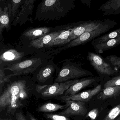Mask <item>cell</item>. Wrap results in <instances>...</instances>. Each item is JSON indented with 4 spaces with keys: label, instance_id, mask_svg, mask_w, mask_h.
<instances>
[{
    "label": "cell",
    "instance_id": "d6a6232c",
    "mask_svg": "<svg viewBox=\"0 0 120 120\" xmlns=\"http://www.w3.org/2000/svg\"><path fill=\"white\" fill-rule=\"evenodd\" d=\"M27 117L29 120H38L34 116L28 111L27 112Z\"/></svg>",
    "mask_w": 120,
    "mask_h": 120
},
{
    "label": "cell",
    "instance_id": "9a60e30c",
    "mask_svg": "<svg viewBox=\"0 0 120 120\" xmlns=\"http://www.w3.org/2000/svg\"><path fill=\"white\" fill-rule=\"evenodd\" d=\"M75 26L72 28L69 27L66 30H63L59 36L53 39L48 44H46V46H51L57 45H62L70 42L71 41L70 40V36L72 31L73 27Z\"/></svg>",
    "mask_w": 120,
    "mask_h": 120
},
{
    "label": "cell",
    "instance_id": "f1b7e54d",
    "mask_svg": "<svg viewBox=\"0 0 120 120\" xmlns=\"http://www.w3.org/2000/svg\"><path fill=\"white\" fill-rule=\"evenodd\" d=\"M10 78L8 75H6L3 70L1 69L0 70V90L1 91V88L4 86L6 82H8Z\"/></svg>",
    "mask_w": 120,
    "mask_h": 120
},
{
    "label": "cell",
    "instance_id": "9c48e42d",
    "mask_svg": "<svg viewBox=\"0 0 120 120\" xmlns=\"http://www.w3.org/2000/svg\"><path fill=\"white\" fill-rule=\"evenodd\" d=\"M103 20L98 19L77 22L73 27L70 36V41L78 38L84 33L94 29L99 26Z\"/></svg>",
    "mask_w": 120,
    "mask_h": 120
},
{
    "label": "cell",
    "instance_id": "44dd1931",
    "mask_svg": "<svg viewBox=\"0 0 120 120\" xmlns=\"http://www.w3.org/2000/svg\"><path fill=\"white\" fill-rule=\"evenodd\" d=\"M120 94V86L110 87L105 88L98 94L97 98L104 100L116 96Z\"/></svg>",
    "mask_w": 120,
    "mask_h": 120
},
{
    "label": "cell",
    "instance_id": "30bf717a",
    "mask_svg": "<svg viewBox=\"0 0 120 120\" xmlns=\"http://www.w3.org/2000/svg\"><path fill=\"white\" fill-rule=\"evenodd\" d=\"M103 80L102 77H89L79 80L77 82L70 86L65 93V96L77 94L83 89L97 84Z\"/></svg>",
    "mask_w": 120,
    "mask_h": 120
},
{
    "label": "cell",
    "instance_id": "ba28073f",
    "mask_svg": "<svg viewBox=\"0 0 120 120\" xmlns=\"http://www.w3.org/2000/svg\"><path fill=\"white\" fill-rule=\"evenodd\" d=\"M63 101L66 103V108L58 114L68 117L72 116H84L86 115L87 110L85 102L71 100Z\"/></svg>",
    "mask_w": 120,
    "mask_h": 120
},
{
    "label": "cell",
    "instance_id": "8fae6325",
    "mask_svg": "<svg viewBox=\"0 0 120 120\" xmlns=\"http://www.w3.org/2000/svg\"><path fill=\"white\" fill-rule=\"evenodd\" d=\"M102 89V85H99L92 89L89 90L85 91L73 95H67L63 96L60 97L62 101L71 100L78 101L84 102H86L90 101L92 98L98 94Z\"/></svg>",
    "mask_w": 120,
    "mask_h": 120
},
{
    "label": "cell",
    "instance_id": "4fadbf2b",
    "mask_svg": "<svg viewBox=\"0 0 120 120\" xmlns=\"http://www.w3.org/2000/svg\"><path fill=\"white\" fill-rule=\"evenodd\" d=\"M104 12V15H115L120 14V0H108L98 9Z\"/></svg>",
    "mask_w": 120,
    "mask_h": 120
},
{
    "label": "cell",
    "instance_id": "d590c367",
    "mask_svg": "<svg viewBox=\"0 0 120 120\" xmlns=\"http://www.w3.org/2000/svg\"><path fill=\"white\" fill-rule=\"evenodd\" d=\"M115 120H120V115L117 117Z\"/></svg>",
    "mask_w": 120,
    "mask_h": 120
},
{
    "label": "cell",
    "instance_id": "e0dca14e",
    "mask_svg": "<svg viewBox=\"0 0 120 120\" xmlns=\"http://www.w3.org/2000/svg\"><path fill=\"white\" fill-rule=\"evenodd\" d=\"M51 30V28L47 27L32 28L25 31L23 35L29 39H35L46 35Z\"/></svg>",
    "mask_w": 120,
    "mask_h": 120
},
{
    "label": "cell",
    "instance_id": "4316f807",
    "mask_svg": "<svg viewBox=\"0 0 120 120\" xmlns=\"http://www.w3.org/2000/svg\"><path fill=\"white\" fill-rule=\"evenodd\" d=\"M43 116L47 120H72L69 117L61 115L58 113H45Z\"/></svg>",
    "mask_w": 120,
    "mask_h": 120
},
{
    "label": "cell",
    "instance_id": "d6986e66",
    "mask_svg": "<svg viewBox=\"0 0 120 120\" xmlns=\"http://www.w3.org/2000/svg\"><path fill=\"white\" fill-rule=\"evenodd\" d=\"M23 52H18L14 49H10L5 51L0 57L1 61L10 62L20 60L24 56Z\"/></svg>",
    "mask_w": 120,
    "mask_h": 120
},
{
    "label": "cell",
    "instance_id": "d4e9b609",
    "mask_svg": "<svg viewBox=\"0 0 120 120\" xmlns=\"http://www.w3.org/2000/svg\"><path fill=\"white\" fill-rule=\"evenodd\" d=\"M104 60L115 68L118 70L120 69V57L112 55L107 56Z\"/></svg>",
    "mask_w": 120,
    "mask_h": 120
},
{
    "label": "cell",
    "instance_id": "e575fe53",
    "mask_svg": "<svg viewBox=\"0 0 120 120\" xmlns=\"http://www.w3.org/2000/svg\"><path fill=\"white\" fill-rule=\"evenodd\" d=\"M0 120H12V119L11 118H0Z\"/></svg>",
    "mask_w": 120,
    "mask_h": 120
},
{
    "label": "cell",
    "instance_id": "484cf974",
    "mask_svg": "<svg viewBox=\"0 0 120 120\" xmlns=\"http://www.w3.org/2000/svg\"><path fill=\"white\" fill-rule=\"evenodd\" d=\"M120 115V104L115 106L105 117L104 120H115Z\"/></svg>",
    "mask_w": 120,
    "mask_h": 120
},
{
    "label": "cell",
    "instance_id": "83f0119b",
    "mask_svg": "<svg viewBox=\"0 0 120 120\" xmlns=\"http://www.w3.org/2000/svg\"><path fill=\"white\" fill-rule=\"evenodd\" d=\"M118 86H120V75L114 77L106 82L104 85V88Z\"/></svg>",
    "mask_w": 120,
    "mask_h": 120
},
{
    "label": "cell",
    "instance_id": "ac0fdd59",
    "mask_svg": "<svg viewBox=\"0 0 120 120\" xmlns=\"http://www.w3.org/2000/svg\"><path fill=\"white\" fill-rule=\"evenodd\" d=\"M25 0H7L6 5L8 6L11 21L14 20L19 12Z\"/></svg>",
    "mask_w": 120,
    "mask_h": 120
},
{
    "label": "cell",
    "instance_id": "3957f363",
    "mask_svg": "<svg viewBox=\"0 0 120 120\" xmlns=\"http://www.w3.org/2000/svg\"><path fill=\"white\" fill-rule=\"evenodd\" d=\"M117 24V22L114 20L109 19L104 20L102 23L94 29L85 32L78 38L71 41L66 48L75 47L92 41L101 34L108 31Z\"/></svg>",
    "mask_w": 120,
    "mask_h": 120
},
{
    "label": "cell",
    "instance_id": "cb8c5ba5",
    "mask_svg": "<svg viewBox=\"0 0 120 120\" xmlns=\"http://www.w3.org/2000/svg\"><path fill=\"white\" fill-rule=\"evenodd\" d=\"M120 36V28L115 31L106 34L101 37H99L91 41L92 44L94 46L105 42L110 39L117 38Z\"/></svg>",
    "mask_w": 120,
    "mask_h": 120
},
{
    "label": "cell",
    "instance_id": "5b68a950",
    "mask_svg": "<svg viewBox=\"0 0 120 120\" xmlns=\"http://www.w3.org/2000/svg\"><path fill=\"white\" fill-rule=\"evenodd\" d=\"M87 59L92 67L102 76V77L114 76L118 72V70L106 62L101 56L96 53L88 52Z\"/></svg>",
    "mask_w": 120,
    "mask_h": 120
},
{
    "label": "cell",
    "instance_id": "f546056e",
    "mask_svg": "<svg viewBox=\"0 0 120 120\" xmlns=\"http://www.w3.org/2000/svg\"><path fill=\"white\" fill-rule=\"evenodd\" d=\"M99 110L98 109L95 108L91 110L86 116V118L89 117L91 120H95L98 114Z\"/></svg>",
    "mask_w": 120,
    "mask_h": 120
},
{
    "label": "cell",
    "instance_id": "5bb4252c",
    "mask_svg": "<svg viewBox=\"0 0 120 120\" xmlns=\"http://www.w3.org/2000/svg\"><path fill=\"white\" fill-rule=\"evenodd\" d=\"M63 30L51 32L39 38L34 39L30 44V46L37 49L41 48L46 46L53 39L59 36Z\"/></svg>",
    "mask_w": 120,
    "mask_h": 120
},
{
    "label": "cell",
    "instance_id": "7a4b0ae2",
    "mask_svg": "<svg viewBox=\"0 0 120 120\" xmlns=\"http://www.w3.org/2000/svg\"><path fill=\"white\" fill-rule=\"evenodd\" d=\"M75 0H42L35 13V19L59 20L75 7Z\"/></svg>",
    "mask_w": 120,
    "mask_h": 120
},
{
    "label": "cell",
    "instance_id": "277c9868",
    "mask_svg": "<svg viewBox=\"0 0 120 120\" xmlns=\"http://www.w3.org/2000/svg\"><path fill=\"white\" fill-rule=\"evenodd\" d=\"M79 80H72L60 83L56 82L52 85H37L36 87V90L44 98L55 97L62 94L70 86Z\"/></svg>",
    "mask_w": 120,
    "mask_h": 120
},
{
    "label": "cell",
    "instance_id": "ffe728a7",
    "mask_svg": "<svg viewBox=\"0 0 120 120\" xmlns=\"http://www.w3.org/2000/svg\"><path fill=\"white\" fill-rule=\"evenodd\" d=\"M10 16L8 6L5 5L4 8H0V34L1 35L4 29L10 27Z\"/></svg>",
    "mask_w": 120,
    "mask_h": 120
},
{
    "label": "cell",
    "instance_id": "7402d4cb",
    "mask_svg": "<svg viewBox=\"0 0 120 120\" xmlns=\"http://www.w3.org/2000/svg\"><path fill=\"white\" fill-rule=\"evenodd\" d=\"M54 71V67L52 65L46 66L39 71L37 79L40 82H45L50 77Z\"/></svg>",
    "mask_w": 120,
    "mask_h": 120
},
{
    "label": "cell",
    "instance_id": "1f68e13d",
    "mask_svg": "<svg viewBox=\"0 0 120 120\" xmlns=\"http://www.w3.org/2000/svg\"><path fill=\"white\" fill-rule=\"evenodd\" d=\"M82 3L85 4L87 7L90 8L91 6L92 0H80Z\"/></svg>",
    "mask_w": 120,
    "mask_h": 120
},
{
    "label": "cell",
    "instance_id": "836d02e7",
    "mask_svg": "<svg viewBox=\"0 0 120 120\" xmlns=\"http://www.w3.org/2000/svg\"><path fill=\"white\" fill-rule=\"evenodd\" d=\"M7 0H0V8H4Z\"/></svg>",
    "mask_w": 120,
    "mask_h": 120
},
{
    "label": "cell",
    "instance_id": "2e32d148",
    "mask_svg": "<svg viewBox=\"0 0 120 120\" xmlns=\"http://www.w3.org/2000/svg\"><path fill=\"white\" fill-rule=\"evenodd\" d=\"M120 44V36L110 39L105 42L93 46L95 51L99 54L102 53L105 51L115 48Z\"/></svg>",
    "mask_w": 120,
    "mask_h": 120
},
{
    "label": "cell",
    "instance_id": "603a6c76",
    "mask_svg": "<svg viewBox=\"0 0 120 120\" xmlns=\"http://www.w3.org/2000/svg\"><path fill=\"white\" fill-rule=\"evenodd\" d=\"M66 108V105H61L57 104L48 103L39 107L37 110L41 112H52Z\"/></svg>",
    "mask_w": 120,
    "mask_h": 120
},
{
    "label": "cell",
    "instance_id": "4dcf8cb0",
    "mask_svg": "<svg viewBox=\"0 0 120 120\" xmlns=\"http://www.w3.org/2000/svg\"><path fill=\"white\" fill-rule=\"evenodd\" d=\"M15 120H27L21 111L15 112Z\"/></svg>",
    "mask_w": 120,
    "mask_h": 120
},
{
    "label": "cell",
    "instance_id": "52a82bcc",
    "mask_svg": "<svg viewBox=\"0 0 120 120\" xmlns=\"http://www.w3.org/2000/svg\"><path fill=\"white\" fill-rule=\"evenodd\" d=\"M93 76L90 71L79 68L72 65H67L63 66L55 79L56 82H61L86 77Z\"/></svg>",
    "mask_w": 120,
    "mask_h": 120
},
{
    "label": "cell",
    "instance_id": "7c38bea8",
    "mask_svg": "<svg viewBox=\"0 0 120 120\" xmlns=\"http://www.w3.org/2000/svg\"><path fill=\"white\" fill-rule=\"evenodd\" d=\"M36 0H25L19 12L13 20L14 23H23L29 20L33 13Z\"/></svg>",
    "mask_w": 120,
    "mask_h": 120
},
{
    "label": "cell",
    "instance_id": "6da1fadb",
    "mask_svg": "<svg viewBox=\"0 0 120 120\" xmlns=\"http://www.w3.org/2000/svg\"><path fill=\"white\" fill-rule=\"evenodd\" d=\"M26 81L19 80L8 85L0 96V112L6 110L7 115H13L25 106L28 98Z\"/></svg>",
    "mask_w": 120,
    "mask_h": 120
},
{
    "label": "cell",
    "instance_id": "8992f818",
    "mask_svg": "<svg viewBox=\"0 0 120 120\" xmlns=\"http://www.w3.org/2000/svg\"><path fill=\"white\" fill-rule=\"evenodd\" d=\"M41 64L42 60L40 58H32L9 65L4 69L9 70L13 72L12 74L8 75L11 78L12 76L31 73L35 71Z\"/></svg>",
    "mask_w": 120,
    "mask_h": 120
}]
</instances>
